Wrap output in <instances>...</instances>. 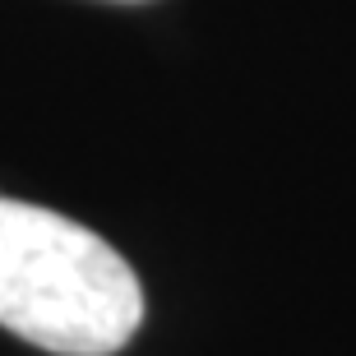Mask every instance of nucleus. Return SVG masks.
I'll return each instance as SVG.
<instances>
[{"mask_svg":"<svg viewBox=\"0 0 356 356\" xmlns=\"http://www.w3.org/2000/svg\"><path fill=\"white\" fill-rule=\"evenodd\" d=\"M139 319V277L97 232L0 199V329L56 356H111Z\"/></svg>","mask_w":356,"mask_h":356,"instance_id":"obj_1","label":"nucleus"}]
</instances>
